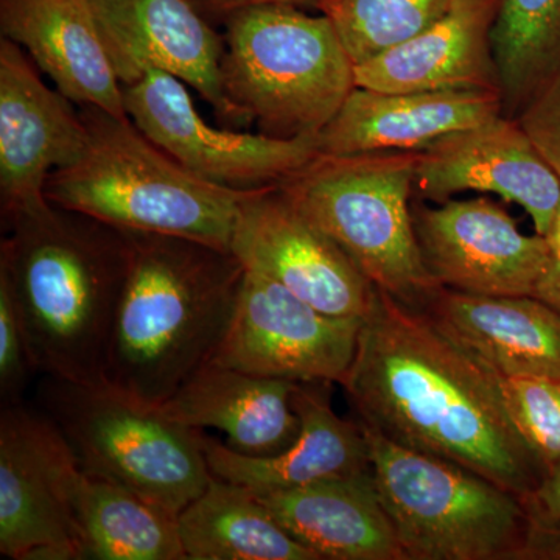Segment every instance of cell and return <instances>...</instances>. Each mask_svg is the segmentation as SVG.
Here are the masks:
<instances>
[{
	"instance_id": "484cf974",
	"label": "cell",
	"mask_w": 560,
	"mask_h": 560,
	"mask_svg": "<svg viewBox=\"0 0 560 560\" xmlns=\"http://www.w3.org/2000/svg\"><path fill=\"white\" fill-rule=\"evenodd\" d=\"M504 114L517 117L560 66V0H500L492 31Z\"/></svg>"
},
{
	"instance_id": "f546056e",
	"label": "cell",
	"mask_w": 560,
	"mask_h": 560,
	"mask_svg": "<svg viewBox=\"0 0 560 560\" xmlns=\"http://www.w3.org/2000/svg\"><path fill=\"white\" fill-rule=\"evenodd\" d=\"M515 119L560 178V66Z\"/></svg>"
},
{
	"instance_id": "9a60e30c",
	"label": "cell",
	"mask_w": 560,
	"mask_h": 560,
	"mask_svg": "<svg viewBox=\"0 0 560 560\" xmlns=\"http://www.w3.org/2000/svg\"><path fill=\"white\" fill-rule=\"evenodd\" d=\"M495 194L515 202L547 235L560 205V178L515 117L492 119L452 132L420 150L415 191L434 202L460 191Z\"/></svg>"
},
{
	"instance_id": "277c9868",
	"label": "cell",
	"mask_w": 560,
	"mask_h": 560,
	"mask_svg": "<svg viewBox=\"0 0 560 560\" xmlns=\"http://www.w3.org/2000/svg\"><path fill=\"white\" fill-rule=\"evenodd\" d=\"M90 130L86 154L55 172L47 200L117 230L173 235L230 250L249 191L209 183L173 160L132 124L81 106Z\"/></svg>"
},
{
	"instance_id": "5b68a950",
	"label": "cell",
	"mask_w": 560,
	"mask_h": 560,
	"mask_svg": "<svg viewBox=\"0 0 560 560\" xmlns=\"http://www.w3.org/2000/svg\"><path fill=\"white\" fill-rule=\"evenodd\" d=\"M221 86L234 124L291 139L319 135L355 88V66L329 18L260 5L226 16Z\"/></svg>"
},
{
	"instance_id": "5bb4252c",
	"label": "cell",
	"mask_w": 560,
	"mask_h": 560,
	"mask_svg": "<svg viewBox=\"0 0 560 560\" xmlns=\"http://www.w3.org/2000/svg\"><path fill=\"white\" fill-rule=\"evenodd\" d=\"M427 270L445 289L477 296H534L552 259L544 235H525L489 198L412 205Z\"/></svg>"
},
{
	"instance_id": "44dd1931",
	"label": "cell",
	"mask_w": 560,
	"mask_h": 560,
	"mask_svg": "<svg viewBox=\"0 0 560 560\" xmlns=\"http://www.w3.org/2000/svg\"><path fill=\"white\" fill-rule=\"evenodd\" d=\"M256 495L282 529L319 560H404L372 466Z\"/></svg>"
},
{
	"instance_id": "e0dca14e",
	"label": "cell",
	"mask_w": 560,
	"mask_h": 560,
	"mask_svg": "<svg viewBox=\"0 0 560 560\" xmlns=\"http://www.w3.org/2000/svg\"><path fill=\"white\" fill-rule=\"evenodd\" d=\"M330 383H296L291 404L301 419L296 441L275 456L231 451L201 430L210 474L256 493L301 488L371 469L366 436L357 419H342L330 404Z\"/></svg>"
},
{
	"instance_id": "ac0fdd59",
	"label": "cell",
	"mask_w": 560,
	"mask_h": 560,
	"mask_svg": "<svg viewBox=\"0 0 560 560\" xmlns=\"http://www.w3.org/2000/svg\"><path fill=\"white\" fill-rule=\"evenodd\" d=\"M504 114L501 92H378L355 86L318 135L320 154L423 150L434 140Z\"/></svg>"
},
{
	"instance_id": "9c48e42d",
	"label": "cell",
	"mask_w": 560,
	"mask_h": 560,
	"mask_svg": "<svg viewBox=\"0 0 560 560\" xmlns=\"http://www.w3.org/2000/svg\"><path fill=\"white\" fill-rule=\"evenodd\" d=\"M125 109L143 135L191 173L228 189L280 186L319 156L318 135L272 138L212 127L187 84L160 69L121 84Z\"/></svg>"
},
{
	"instance_id": "6da1fadb",
	"label": "cell",
	"mask_w": 560,
	"mask_h": 560,
	"mask_svg": "<svg viewBox=\"0 0 560 560\" xmlns=\"http://www.w3.org/2000/svg\"><path fill=\"white\" fill-rule=\"evenodd\" d=\"M340 385L361 425L466 467L523 504L547 474L512 419L499 372L423 308L377 287Z\"/></svg>"
},
{
	"instance_id": "d4e9b609",
	"label": "cell",
	"mask_w": 560,
	"mask_h": 560,
	"mask_svg": "<svg viewBox=\"0 0 560 560\" xmlns=\"http://www.w3.org/2000/svg\"><path fill=\"white\" fill-rule=\"evenodd\" d=\"M176 523L189 560H319L282 529L253 490L213 475Z\"/></svg>"
},
{
	"instance_id": "8992f818",
	"label": "cell",
	"mask_w": 560,
	"mask_h": 560,
	"mask_svg": "<svg viewBox=\"0 0 560 560\" xmlns=\"http://www.w3.org/2000/svg\"><path fill=\"white\" fill-rule=\"evenodd\" d=\"M419 156L420 150L319 154L279 189L372 285L423 308L441 285L427 270L412 221Z\"/></svg>"
},
{
	"instance_id": "30bf717a",
	"label": "cell",
	"mask_w": 560,
	"mask_h": 560,
	"mask_svg": "<svg viewBox=\"0 0 560 560\" xmlns=\"http://www.w3.org/2000/svg\"><path fill=\"white\" fill-rule=\"evenodd\" d=\"M363 318L318 311L282 283L245 270L234 316L212 364L296 383H341Z\"/></svg>"
},
{
	"instance_id": "4dcf8cb0",
	"label": "cell",
	"mask_w": 560,
	"mask_h": 560,
	"mask_svg": "<svg viewBox=\"0 0 560 560\" xmlns=\"http://www.w3.org/2000/svg\"><path fill=\"white\" fill-rule=\"evenodd\" d=\"M525 508L534 526L560 528V463L547 470Z\"/></svg>"
},
{
	"instance_id": "4316f807",
	"label": "cell",
	"mask_w": 560,
	"mask_h": 560,
	"mask_svg": "<svg viewBox=\"0 0 560 560\" xmlns=\"http://www.w3.org/2000/svg\"><path fill=\"white\" fill-rule=\"evenodd\" d=\"M458 0H324L353 66L385 54L442 20Z\"/></svg>"
},
{
	"instance_id": "4fadbf2b",
	"label": "cell",
	"mask_w": 560,
	"mask_h": 560,
	"mask_svg": "<svg viewBox=\"0 0 560 560\" xmlns=\"http://www.w3.org/2000/svg\"><path fill=\"white\" fill-rule=\"evenodd\" d=\"M13 40L0 39V212L2 226L49 200L55 172L79 162L91 136L81 110L50 90Z\"/></svg>"
},
{
	"instance_id": "7402d4cb",
	"label": "cell",
	"mask_w": 560,
	"mask_h": 560,
	"mask_svg": "<svg viewBox=\"0 0 560 560\" xmlns=\"http://www.w3.org/2000/svg\"><path fill=\"white\" fill-rule=\"evenodd\" d=\"M294 385L209 363L156 410L189 429L220 430L224 444L242 455L275 456L301 431L291 404Z\"/></svg>"
},
{
	"instance_id": "603a6c76",
	"label": "cell",
	"mask_w": 560,
	"mask_h": 560,
	"mask_svg": "<svg viewBox=\"0 0 560 560\" xmlns=\"http://www.w3.org/2000/svg\"><path fill=\"white\" fill-rule=\"evenodd\" d=\"M423 311L501 378L560 377V312L534 296L436 290Z\"/></svg>"
},
{
	"instance_id": "52a82bcc",
	"label": "cell",
	"mask_w": 560,
	"mask_h": 560,
	"mask_svg": "<svg viewBox=\"0 0 560 560\" xmlns=\"http://www.w3.org/2000/svg\"><path fill=\"white\" fill-rule=\"evenodd\" d=\"M361 429L404 560H523L534 523L517 495Z\"/></svg>"
},
{
	"instance_id": "cb8c5ba5",
	"label": "cell",
	"mask_w": 560,
	"mask_h": 560,
	"mask_svg": "<svg viewBox=\"0 0 560 560\" xmlns=\"http://www.w3.org/2000/svg\"><path fill=\"white\" fill-rule=\"evenodd\" d=\"M66 495L86 559L186 560L176 515L130 490L84 474L73 463Z\"/></svg>"
},
{
	"instance_id": "7a4b0ae2",
	"label": "cell",
	"mask_w": 560,
	"mask_h": 560,
	"mask_svg": "<svg viewBox=\"0 0 560 560\" xmlns=\"http://www.w3.org/2000/svg\"><path fill=\"white\" fill-rule=\"evenodd\" d=\"M9 272L33 371L106 386L114 320L130 264L127 232L54 202L3 226Z\"/></svg>"
},
{
	"instance_id": "3957f363",
	"label": "cell",
	"mask_w": 560,
	"mask_h": 560,
	"mask_svg": "<svg viewBox=\"0 0 560 560\" xmlns=\"http://www.w3.org/2000/svg\"><path fill=\"white\" fill-rule=\"evenodd\" d=\"M125 232L130 264L105 381L124 399L154 410L212 361L230 329L245 267L230 250L205 243Z\"/></svg>"
},
{
	"instance_id": "8fae6325",
	"label": "cell",
	"mask_w": 560,
	"mask_h": 560,
	"mask_svg": "<svg viewBox=\"0 0 560 560\" xmlns=\"http://www.w3.org/2000/svg\"><path fill=\"white\" fill-rule=\"evenodd\" d=\"M75 456L43 411L21 401L0 415V552L13 560L86 559L66 495Z\"/></svg>"
},
{
	"instance_id": "ba28073f",
	"label": "cell",
	"mask_w": 560,
	"mask_h": 560,
	"mask_svg": "<svg viewBox=\"0 0 560 560\" xmlns=\"http://www.w3.org/2000/svg\"><path fill=\"white\" fill-rule=\"evenodd\" d=\"M43 412L57 425L80 469L176 515L208 488L201 430L139 407L108 386L46 377Z\"/></svg>"
},
{
	"instance_id": "83f0119b",
	"label": "cell",
	"mask_w": 560,
	"mask_h": 560,
	"mask_svg": "<svg viewBox=\"0 0 560 560\" xmlns=\"http://www.w3.org/2000/svg\"><path fill=\"white\" fill-rule=\"evenodd\" d=\"M501 381L515 425L545 469H551L560 463V377Z\"/></svg>"
},
{
	"instance_id": "ffe728a7",
	"label": "cell",
	"mask_w": 560,
	"mask_h": 560,
	"mask_svg": "<svg viewBox=\"0 0 560 560\" xmlns=\"http://www.w3.org/2000/svg\"><path fill=\"white\" fill-rule=\"evenodd\" d=\"M500 0H458L415 38L355 66V86L378 92L499 91L492 31Z\"/></svg>"
},
{
	"instance_id": "836d02e7",
	"label": "cell",
	"mask_w": 560,
	"mask_h": 560,
	"mask_svg": "<svg viewBox=\"0 0 560 560\" xmlns=\"http://www.w3.org/2000/svg\"><path fill=\"white\" fill-rule=\"evenodd\" d=\"M534 298L551 305L552 308L560 312V259L552 257L550 265L537 283Z\"/></svg>"
},
{
	"instance_id": "1f68e13d",
	"label": "cell",
	"mask_w": 560,
	"mask_h": 560,
	"mask_svg": "<svg viewBox=\"0 0 560 560\" xmlns=\"http://www.w3.org/2000/svg\"><path fill=\"white\" fill-rule=\"evenodd\" d=\"M197 5L202 11H210V13L228 14L234 13V11L249 9V7L260 5H289V7H313L318 9L324 0H195Z\"/></svg>"
},
{
	"instance_id": "7c38bea8",
	"label": "cell",
	"mask_w": 560,
	"mask_h": 560,
	"mask_svg": "<svg viewBox=\"0 0 560 560\" xmlns=\"http://www.w3.org/2000/svg\"><path fill=\"white\" fill-rule=\"evenodd\" d=\"M231 253L245 270L282 283L327 315L363 318L370 311L375 287L279 186L246 195Z\"/></svg>"
},
{
	"instance_id": "d6a6232c",
	"label": "cell",
	"mask_w": 560,
	"mask_h": 560,
	"mask_svg": "<svg viewBox=\"0 0 560 560\" xmlns=\"http://www.w3.org/2000/svg\"><path fill=\"white\" fill-rule=\"evenodd\" d=\"M523 560H560V528L534 526Z\"/></svg>"
},
{
	"instance_id": "f1b7e54d",
	"label": "cell",
	"mask_w": 560,
	"mask_h": 560,
	"mask_svg": "<svg viewBox=\"0 0 560 560\" xmlns=\"http://www.w3.org/2000/svg\"><path fill=\"white\" fill-rule=\"evenodd\" d=\"M32 371L13 285L9 272L0 267V396L3 405L20 401Z\"/></svg>"
},
{
	"instance_id": "e575fe53",
	"label": "cell",
	"mask_w": 560,
	"mask_h": 560,
	"mask_svg": "<svg viewBox=\"0 0 560 560\" xmlns=\"http://www.w3.org/2000/svg\"><path fill=\"white\" fill-rule=\"evenodd\" d=\"M545 238H547L548 245H550L552 257H559L560 259V205L558 210H556L550 231L545 235Z\"/></svg>"
},
{
	"instance_id": "d6986e66",
	"label": "cell",
	"mask_w": 560,
	"mask_h": 560,
	"mask_svg": "<svg viewBox=\"0 0 560 560\" xmlns=\"http://www.w3.org/2000/svg\"><path fill=\"white\" fill-rule=\"evenodd\" d=\"M0 32L27 51L70 102L128 117L90 0H0Z\"/></svg>"
},
{
	"instance_id": "2e32d148",
	"label": "cell",
	"mask_w": 560,
	"mask_h": 560,
	"mask_svg": "<svg viewBox=\"0 0 560 560\" xmlns=\"http://www.w3.org/2000/svg\"><path fill=\"white\" fill-rule=\"evenodd\" d=\"M121 84L160 69L183 80L232 121L221 86L224 39L195 0H90Z\"/></svg>"
}]
</instances>
